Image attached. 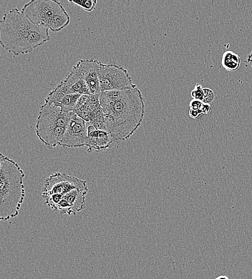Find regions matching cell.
<instances>
[{
    "label": "cell",
    "mask_w": 252,
    "mask_h": 279,
    "mask_svg": "<svg viewBox=\"0 0 252 279\" xmlns=\"http://www.w3.org/2000/svg\"><path fill=\"white\" fill-rule=\"evenodd\" d=\"M88 127L85 120L74 112L70 118L60 146L80 148L87 146Z\"/></svg>",
    "instance_id": "9c48e42d"
},
{
    "label": "cell",
    "mask_w": 252,
    "mask_h": 279,
    "mask_svg": "<svg viewBox=\"0 0 252 279\" xmlns=\"http://www.w3.org/2000/svg\"><path fill=\"white\" fill-rule=\"evenodd\" d=\"M191 96L193 99L203 101L204 96V88L199 84H196L195 88L190 93Z\"/></svg>",
    "instance_id": "e0dca14e"
},
{
    "label": "cell",
    "mask_w": 252,
    "mask_h": 279,
    "mask_svg": "<svg viewBox=\"0 0 252 279\" xmlns=\"http://www.w3.org/2000/svg\"><path fill=\"white\" fill-rule=\"evenodd\" d=\"M99 99L106 130L115 142L128 139L144 119L145 104L142 92L134 85L123 90L100 92Z\"/></svg>",
    "instance_id": "6da1fadb"
},
{
    "label": "cell",
    "mask_w": 252,
    "mask_h": 279,
    "mask_svg": "<svg viewBox=\"0 0 252 279\" xmlns=\"http://www.w3.org/2000/svg\"><path fill=\"white\" fill-rule=\"evenodd\" d=\"M75 189L88 190L86 182L65 173L56 172L46 180L42 196L44 198L50 195L63 196Z\"/></svg>",
    "instance_id": "ba28073f"
},
{
    "label": "cell",
    "mask_w": 252,
    "mask_h": 279,
    "mask_svg": "<svg viewBox=\"0 0 252 279\" xmlns=\"http://www.w3.org/2000/svg\"><path fill=\"white\" fill-rule=\"evenodd\" d=\"M247 61L250 64H252V52H251V53L247 57Z\"/></svg>",
    "instance_id": "7402d4cb"
},
{
    "label": "cell",
    "mask_w": 252,
    "mask_h": 279,
    "mask_svg": "<svg viewBox=\"0 0 252 279\" xmlns=\"http://www.w3.org/2000/svg\"><path fill=\"white\" fill-rule=\"evenodd\" d=\"M22 12L36 25L53 32H60L70 23L64 7L54 0H32L24 6Z\"/></svg>",
    "instance_id": "5b68a950"
},
{
    "label": "cell",
    "mask_w": 252,
    "mask_h": 279,
    "mask_svg": "<svg viewBox=\"0 0 252 279\" xmlns=\"http://www.w3.org/2000/svg\"><path fill=\"white\" fill-rule=\"evenodd\" d=\"M25 174L14 160L0 154V218L8 220L19 213L24 199Z\"/></svg>",
    "instance_id": "3957f363"
},
{
    "label": "cell",
    "mask_w": 252,
    "mask_h": 279,
    "mask_svg": "<svg viewBox=\"0 0 252 279\" xmlns=\"http://www.w3.org/2000/svg\"><path fill=\"white\" fill-rule=\"evenodd\" d=\"M251 68H252V64H251Z\"/></svg>",
    "instance_id": "cb8c5ba5"
},
{
    "label": "cell",
    "mask_w": 252,
    "mask_h": 279,
    "mask_svg": "<svg viewBox=\"0 0 252 279\" xmlns=\"http://www.w3.org/2000/svg\"><path fill=\"white\" fill-rule=\"evenodd\" d=\"M189 116L193 119H197L201 115H203V112L200 110H195L193 109H190L189 112Z\"/></svg>",
    "instance_id": "ffe728a7"
},
{
    "label": "cell",
    "mask_w": 252,
    "mask_h": 279,
    "mask_svg": "<svg viewBox=\"0 0 252 279\" xmlns=\"http://www.w3.org/2000/svg\"><path fill=\"white\" fill-rule=\"evenodd\" d=\"M82 96L79 94H69L60 84L49 92L45 101L53 103L58 106L74 111L78 100Z\"/></svg>",
    "instance_id": "5bb4252c"
},
{
    "label": "cell",
    "mask_w": 252,
    "mask_h": 279,
    "mask_svg": "<svg viewBox=\"0 0 252 279\" xmlns=\"http://www.w3.org/2000/svg\"><path fill=\"white\" fill-rule=\"evenodd\" d=\"M215 279H229V278L225 275H220L216 277Z\"/></svg>",
    "instance_id": "603a6c76"
},
{
    "label": "cell",
    "mask_w": 252,
    "mask_h": 279,
    "mask_svg": "<svg viewBox=\"0 0 252 279\" xmlns=\"http://www.w3.org/2000/svg\"><path fill=\"white\" fill-rule=\"evenodd\" d=\"M200 110L203 112V115L208 114L211 111V107L209 104H206V103H204L203 105H201Z\"/></svg>",
    "instance_id": "44dd1931"
},
{
    "label": "cell",
    "mask_w": 252,
    "mask_h": 279,
    "mask_svg": "<svg viewBox=\"0 0 252 279\" xmlns=\"http://www.w3.org/2000/svg\"><path fill=\"white\" fill-rule=\"evenodd\" d=\"M204 96L203 102L206 104H209L213 102L215 99V94L214 91L208 88H204Z\"/></svg>",
    "instance_id": "ac0fdd59"
},
{
    "label": "cell",
    "mask_w": 252,
    "mask_h": 279,
    "mask_svg": "<svg viewBox=\"0 0 252 279\" xmlns=\"http://www.w3.org/2000/svg\"><path fill=\"white\" fill-rule=\"evenodd\" d=\"M98 73L100 92L123 90L134 85L128 70L122 66L102 63Z\"/></svg>",
    "instance_id": "8992f818"
},
{
    "label": "cell",
    "mask_w": 252,
    "mask_h": 279,
    "mask_svg": "<svg viewBox=\"0 0 252 279\" xmlns=\"http://www.w3.org/2000/svg\"><path fill=\"white\" fill-rule=\"evenodd\" d=\"M99 96V94L82 95L78 100L74 111L78 116L86 121L87 125L106 130L104 113L100 104Z\"/></svg>",
    "instance_id": "52a82bcc"
},
{
    "label": "cell",
    "mask_w": 252,
    "mask_h": 279,
    "mask_svg": "<svg viewBox=\"0 0 252 279\" xmlns=\"http://www.w3.org/2000/svg\"><path fill=\"white\" fill-rule=\"evenodd\" d=\"M221 65L228 71H236L240 65V57L233 52L226 51L221 59Z\"/></svg>",
    "instance_id": "9a60e30c"
},
{
    "label": "cell",
    "mask_w": 252,
    "mask_h": 279,
    "mask_svg": "<svg viewBox=\"0 0 252 279\" xmlns=\"http://www.w3.org/2000/svg\"><path fill=\"white\" fill-rule=\"evenodd\" d=\"M80 7L86 11L91 12L95 8L97 2L96 0H82V1H68Z\"/></svg>",
    "instance_id": "2e32d148"
},
{
    "label": "cell",
    "mask_w": 252,
    "mask_h": 279,
    "mask_svg": "<svg viewBox=\"0 0 252 279\" xmlns=\"http://www.w3.org/2000/svg\"><path fill=\"white\" fill-rule=\"evenodd\" d=\"M48 32L14 8L6 13L0 22V44L16 56L32 53L50 39Z\"/></svg>",
    "instance_id": "7a4b0ae2"
},
{
    "label": "cell",
    "mask_w": 252,
    "mask_h": 279,
    "mask_svg": "<svg viewBox=\"0 0 252 279\" xmlns=\"http://www.w3.org/2000/svg\"><path fill=\"white\" fill-rule=\"evenodd\" d=\"M74 113V111L45 101L40 108L36 123V132L40 141L48 147L60 146Z\"/></svg>",
    "instance_id": "277c9868"
},
{
    "label": "cell",
    "mask_w": 252,
    "mask_h": 279,
    "mask_svg": "<svg viewBox=\"0 0 252 279\" xmlns=\"http://www.w3.org/2000/svg\"><path fill=\"white\" fill-rule=\"evenodd\" d=\"M60 84L69 94L90 95L82 70L78 64L73 67L67 78Z\"/></svg>",
    "instance_id": "4fadbf2b"
},
{
    "label": "cell",
    "mask_w": 252,
    "mask_h": 279,
    "mask_svg": "<svg viewBox=\"0 0 252 279\" xmlns=\"http://www.w3.org/2000/svg\"><path fill=\"white\" fill-rule=\"evenodd\" d=\"M87 151L97 152L107 149L115 141L110 133L105 130L97 129L92 125H87Z\"/></svg>",
    "instance_id": "7c38bea8"
},
{
    "label": "cell",
    "mask_w": 252,
    "mask_h": 279,
    "mask_svg": "<svg viewBox=\"0 0 252 279\" xmlns=\"http://www.w3.org/2000/svg\"><path fill=\"white\" fill-rule=\"evenodd\" d=\"M88 190L75 189L64 195L56 211L62 214L75 215L86 209V196Z\"/></svg>",
    "instance_id": "30bf717a"
},
{
    "label": "cell",
    "mask_w": 252,
    "mask_h": 279,
    "mask_svg": "<svg viewBox=\"0 0 252 279\" xmlns=\"http://www.w3.org/2000/svg\"><path fill=\"white\" fill-rule=\"evenodd\" d=\"M86 81L90 94H98L100 92L98 69L102 64L97 60H80L77 63Z\"/></svg>",
    "instance_id": "8fae6325"
},
{
    "label": "cell",
    "mask_w": 252,
    "mask_h": 279,
    "mask_svg": "<svg viewBox=\"0 0 252 279\" xmlns=\"http://www.w3.org/2000/svg\"><path fill=\"white\" fill-rule=\"evenodd\" d=\"M204 102L201 100L193 99L189 103L190 109H193L195 110H200L201 105H203Z\"/></svg>",
    "instance_id": "d6986e66"
}]
</instances>
